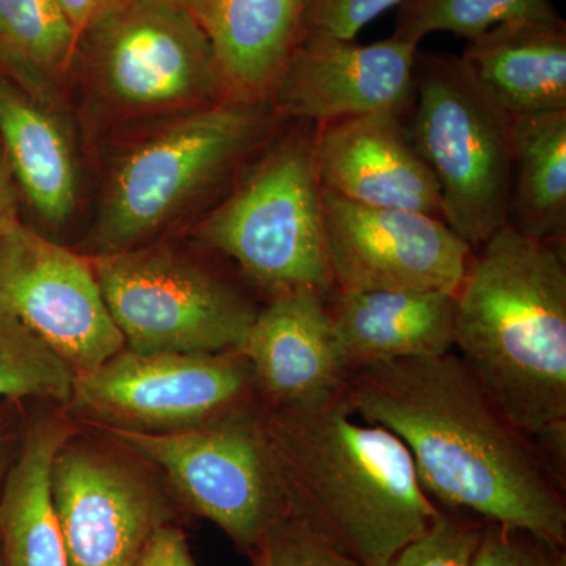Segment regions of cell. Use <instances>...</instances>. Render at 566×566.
Returning a JSON list of instances; mask_svg holds the SVG:
<instances>
[{
	"instance_id": "obj_1",
	"label": "cell",
	"mask_w": 566,
	"mask_h": 566,
	"mask_svg": "<svg viewBox=\"0 0 566 566\" xmlns=\"http://www.w3.org/2000/svg\"><path fill=\"white\" fill-rule=\"evenodd\" d=\"M344 397L403 442L436 505L566 545L565 479L455 352L353 368Z\"/></svg>"
},
{
	"instance_id": "obj_2",
	"label": "cell",
	"mask_w": 566,
	"mask_h": 566,
	"mask_svg": "<svg viewBox=\"0 0 566 566\" xmlns=\"http://www.w3.org/2000/svg\"><path fill=\"white\" fill-rule=\"evenodd\" d=\"M262 419L290 510L364 566L392 564L439 515L403 442L360 420L344 390L318 403L262 405Z\"/></svg>"
},
{
	"instance_id": "obj_3",
	"label": "cell",
	"mask_w": 566,
	"mask_h": 566,
	"mask_svg": "<svg viewBox=\"0 0 566 566\" xmlns=\"http://www.w3.org/2000/svg\"><path fill=\"white\" fill-rule=\"evenodd\" d=\"M453 352L524 433L566 427L565 251L509 223L474 249Z\"/></svg>"
},
{
	"instance_id": "obj_4",
	"label": "cell",
	"mask_w": 566,
	"mask_h": 566,
	"mask_svg": "<svg viewBox=\"0 0 566 566\" xmlns=\"http://www.w3.org/2000/svg\"><path fill=\"white\" fill-rule=\"evenodd\" d=\"M293 125L197 229L200 243L233 260L270 297L333 290L315 166L316 126Z\"/></svg>"
},
{
	"instance_id": "obj_5",
	"label": "cell",
	"mask_w": 566,
	"mask_h": 566,
	"mask_svg": "<svg viewBox=\"0 0 566 566\" xmlns=\"http://www.w3.org/2000/svg\"><path fill=\"white\" fill-rule=\"evenodd\" d=\"M264 102L223 99L140 142L112 175L92 237L93 256L139 248L270 140Z\"/></svg>"
},
{
	"instance_id": "obj_6",
	"label": "cell",
	"mask_w": 566,
	"mask_h": 566,
	"mask_svg": "<svg viewBox=\"0 0 566 566\" xmlns=\"http://www.w3.org/2000/svg\"><path fill=\"white\" fill-rule=\"evenodd\" d=\"M412 102L408 134L438 181L444 221L480 248L509 218L513 117L452 54L417 52Z\"/></svg>"
},
{
	"instance_id": "obj_7",
	"label": "cell",
	"mask_w": 566,
	"mask_h": 566,
	"mask_svg": "<svg viewBox=\"0 0 566 566\" xmlns=\"http://www.w3.org/2000/svg\"><path fill=\"white\" fill-rule=\"evenodd\" d=\"M98 428L156 465L182 504L216 524L248 554L289 512L264 436L262 401L169 433Z\"/></svg>"
},
{
	"instance_id": "obj_8",
	"label": "cell",
	"mask_w": 566,
	"mask_h": 566,
	"mask_svg": "<svg viewBox=\"0 0 566 566\" xmlns=\"http://www.w3.org/2000/svg\"><path fill=\"white\" fill-rule=\"evenodd\" d=\"M91 262L132 352H233L259 312L232 282L170 248H133Z\"/></svg>"
},
{
	"instance_id": "obj_9",
	"label": "cell",
	"mask_w": 566,
	"mask_h": 566,
	"mask_svg": "<svg viewBox=\"0 0 566 566\" xmlns=\"http://www.w3.org/2000/svg\"><path fill=\"white\" fill-rule=\"evenodd\" d=\"M81 41L96 87L117 109L191 112L230 99L202 24L166 0H123Z\"/></svg>"
},
{
	"instance_id": "obj_10",
	"label": "cell",
	"mask_w": 566,
	"mask_h": 566,
	"mask_svg": "<svg viewBox=\"0 0 566 566\" xmlns=\"http://www.w3.org/2000/svg\"><path fill=\"white\" fill-rule=\"evenodd\" d=\"M243 354L139 353L123 348L76 376L70 403L98 427L169 433L256 403Z\"/></svg>"
},
{
	"instance_id": "obj_11",
	"label": "cell",
	"mask_w": 566,
	"mask_h": 566,
	"mask_svg": "<svg viewBox=\"0 0 566 566\" xmlns=\"http://www.w3.org/2000/svg\"><path fill=\"white\" fill-rule=\"evenodd\" d=\"M0 311L76 376L125 348L92 262L21 221L0 238Z\"/></svg>"
},
{
	"instance_id": "obj_12",
	"label": "cell",
	"mask_w": 566,
	"mask_h": 566,
	"mask_svg": "<svg viewBox=\"0 0 566 566\" xmlns=\"http://www.w3.org/2000/svg\"><path fill=\"white\" fill-rule=\"evenodd\" d=\"M323 221L335 292L457 294L474 252L434 216L367 207L324 189Z\"/></svg>"
},
{
	"instance_id": "obj_13",
	"label": "cell",
	"mask_w": 566,
	"mask_h": 566,
	"mask_svg": "<svg viewBox=\"0 0 566 566\" xmlns=\"http://www.w3.org/2000/svg\"><path fill=\"white\" fill-rule=\"evenodd\" d=\"M52 501L70 566H133L169 523L166 502L129 461L69 439L51 472Z\"/></svg>"
},
{
	"instance_id": "obj_14",
	"label": "cell",
	"mask_w": 566,
	"mask_h": 566,
	"mask_svg": "<svg viewBox=\"0 0 566 566\" xmlns=\"http://www.w3.org/2000/svg\"><path fill=\"white\" fill-rule=\"evenodd\" d=\"M419 46L390 39L370 44L303 35L264 102L279 118L312 125L379 112L403 115L415 99Z\"/></svg>"
},
{
	"instance_id": "obj_15",
	"label": "cell",
	"mask_w": 566,
	"mask_h": 566,
	"mask_svg": "<svg viewBox=\"0 0 566 566\" xmlns=\"http://www.w3.org/2000/svg\"><path fill=\"white\" fill-rule=\"evenodd\" d=\"M238 352L248 360L256 394L268 408L318 403L340 394L349 374L327 294L315 290L271 296Z\"/></svg>"
},
{
	"instance_id": "obj_16",
	"label": "cell",
	"mask_w": 566,
	"mask_h": 566,
	"mask_svg": "<svg viewBox=\"0 0 566 566\" xmlns=\"http://www.w3.org/2000/svg\"><path fill=\"white\" fill-rule=\"evenodd\" d=\"M314 155L324 191L444 221L438 181L416 150L403 115L379 112L318 125Z\"/></svg>"
},
{
	"instance_id": "obj_17",
	"label": "cell",
	"mask_w": 566,
	"mask_h": 566,
	"mask_svg": "<svg viewBox=\"0 0 566 566\" xmlns=\"http://www.w3.org/2000/svg\"><path fill=\"white\" fill-rule=\"evenodd\" d=\"M327 307L349 371L368 364L453 352L455 294L331 290Z\"/></svg>"
},
{
	"instance_id": "obj_18",
	"label": "cell",
	"mask_w": 566,
	"mask_h": 566,
	"mask_svg": "<svg viewBox=\"0 0 566 566\" xmlns=\"http://www.w3.org/2000/svg\"><path fill=\"white\" fill-rule=\"evenodd\" d=\"M461 61L499 106L512 115L566 111V22H501L468 40Z\"/></svg>"
},
{
	"instance_id": "obj_19",
	"label": "cell",
	"mask_w": 566,
	"mask_h": 566,
	"mask_svg": "<svg viewBox=\"0 0 566 566\" xmlns=\"http://www.w3.org/2000/svg\"><path fill=\"white\" fill-rule=\"evenodd\" d=\"M0 147L36 214L51 226L69 221L80 192V169L65 126L54 107L33 98L2 70Z\"/></svg>"
},
{
	"instance_id": "obj_20",
	"label": "cell",
	"mask_w": 566,
	"mask_h": 566,
	"mask_svg": "<svg viewBox=\"0 0 566 566\" xmlns=\"http://www.w3.org/2000/svg\"><path fill=\"white\" fill-rule=\"evenodd\" d=\"M71 428L57 416L33 420L0 486V560L3 566H70L51 472Z\"/></svg>"
},
{
	"instance_id": "obj_21",
	"label": "cell",
	"mask_w": 566,
	"mask_h": 566,
	"mask_svg": "<svg viewBox=\"0 0 566 566\" xmlns=\"http://www.w3.org/2000/svg\"><path fill=\"white\" fill-rule=\"evenodd\" d=\"M305 0H203L200 21L229 98L262 102L301 36Z\"/></svg>"
},
{
	"instance_id": "obj_22",
	"label": "cell",
	"mask_w": 566,
	"mask_h": 566,
	"mask_svg": "<svg viewBox=\"0 0 566 566\" xmlns=\"http://www.w3.org/2000/svg\"><path fill=\"white\" fill-rule=\"evenodd\" d=\"M506 223L565 251L566 111L513 117V174Z\"/></svg>"
},
{
	"instance_id": "obj_23",
	"label": "cell",
	"mask_w": 566,
	"mask_h": 566,
	"mask_svg": "<svg viewBox=\"0 0 566 566\" xmlns=\"http://www.w3.org/2000/svg\"><path fill=\"white\" fill-rule=\"evenodd\" d=\"M80 44L59 0H0V70L41 103L57 107Z\"/></svg>"
},
{
	"instance_id": "obj_24",
	"label": "cell",
	"mask_w": 566,
	"mask_h": 566,
	"mask_svg": "<svg viewBox=\"0 0 566 566\" xmlns=\"http://www.w3.org/2000/svg\"><path fill=\"white\" fill-rule=\"evenodd\" d=\"M556 17L549 0H409L398 11L392 36L419 46L434 32L471 40L501 22Z\"/></svg>"
},
{
	"instance_id": "obj_25",
	"label": "cell",
	"mask_w": 566,
	"mask_h": 566,
	"mask_svg": "<svg viewBox=\"0 0 566 566\" xmlns=\"http://www.w3.org/2000/svg\"><path fill=\"white\" fill-rule=\"evenodd\" d=\"M76 374L20 322L0 311V401L70 403Z\"/></svg>"
},
{
	"instance_id": "obj_26",
	"label": "cell",
	"mask_w": 566,
	"mask_h": 566,
	"mask_svg": "<svg viewBox=\"0 0 566 566\" xmlns=\"http://www.w3.org/2000/svg\"><path fill=\"white\" fill-rule=\"evenodd\" d=\"M249 556L253 566H364L290 509L268 528Z\"/></svg>"
},
{
	"instance_id": "obj_27",
	"label": "cell",
	"mask_w": 566,
	"mask_h": 566,
	"mask_svg": "<svg viewBox=\"0 0 566 566\" xmlns=\"http://www.w3.org/2000/svg\"><path fill=\"white\" fill-rule=\"evenodd\" d=\"M428 531L398 553L389 566H472L483 521L439 506Z\"/></svg>"
},
{
	"instance_id": "obj_28",
	"label": "cell",
	"mask_w": 566,
	"mask_h": 566,
	"mask_svg": "<svg viewBox=\"0 0 566 566\" xmlns=\"http://www.w3.org/2000/svg\"><path fill=\"white\" fill-rule=\"evenodd\" d=\"M564 549L524 528L485 523L472 566H566Z\"/></svg>"
},
{
	"instance_id": "obj_29",
	"label": "cell",
	"mask_w": 566,
	"mask_h": 566,
	"mask_svg": "<svg viewBox=\"0 0 566 566\" xmlns=\"http://www.w3.org/2000/svg\"><path fill=\"white\" fill-rule=\"evenodd\" d=\"M406 2L409 0H305L301 36L354 40L365 25Z\"/></svg>"
},
{
	"instance_id": "obj_30",
	"label": "cell",
	"mask_w": 566,
	"mask_h": 566,
	"mask_svg": "<svg viewBox=\"0 0 566 566\" xmlns=\"http://www.w3.org/2000/svg\"><path fill=\"white\" fill-rule=\"evenodd\" d=\"M133 566H196L186 536L172 524H164L148 539Z\"/></svg>"
},
{
	"instance_id": "obj_31",
	"label": "cell",
	"mask_w": 566,
	"mask_h": 566,
	"mask_svg": "<svg viewBox=\"0 0 566 566\" xmlns=\"http://www.w3.org/2000/svg\"><path fill=\"white\" fill-rule=\"evenodd\" d=\"M120 2L123 0H59L80 39L99 18Z\"/></svg>"
},
{
	"instance_id": "obj_32",
	"label": "cell",
	"mask_w": 566,
	"mask_h": 566,
	"mask_svg": "<svg viewBox=\"0 0 566 566\" xmlns=\"http://www.w3.org/2000/svg\"><path fill=\"white\" fill-rule=\"evenodd\" d=\"M18 189L6 153L0 147V238L20 222L18 216Z\"/></svg>"
},
{
	"instance_id": "obj_33",
	"label": "cell",
	"mask_w": 566,
	"mask_h": 566,
	"mask_svg": "<svg viewBox=\"0 0 566 566\" xmlns=\"http://www.w3.org/2000/svg\"><path fill=\"white\" fill-rule=\"evenodd\" d=\"M14 446V428L7 419L6 415H0V486H2L3 479H6L7 469L13 460L11 450Z\"/></svg>"
},
{
	"instance_id": "obj_34",
	"label": "cell",
	"mask_w": 566,
	"mask_h": 566,
	"mask_svg": "<svg viewBox=\"0 0 566 566\" xmlns=\"http://www.w3.org/2000/svg\"><path fill=\"white\" fill-rule=\"evenodd\" d=\"M166 2L174 3V6L180 7V9L191 11L193 17L197 18V14H199L200 11V7H202L203 0H166Z\"/></svg>"
},
{
	"instance_id": "obj_35",
	"label": "cell",
	"mask_w": 566,
	"mask_h": 566,
	"mask_svg": "<svg viewBox=\"0 0 566 566\" xmlns=\"http://www.w3.org/2000/svg\"><path fill=\"white\" fill-rule=\"evenodd\" d=\"M0 566H3V565H2V560H0Z\"/></svg>"
}]
</instances>
